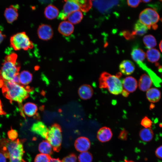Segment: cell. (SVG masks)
<instances>
[{
  "label": "cell",
  "mask_w": 162,
  "mask_h": 162,
  "mask_svg": "<svg viewBox=\"0 0 162 162\" xmlns=\"http://www.w3.org/2000/svg\"><path fill=\"white\" fill-rule=\"evenodd\" d=\"M152 122L147 117L145 116L142 120L141 124L145 128H151Z\"/></svg>",
  "instance_id": "obj_36"
},
{
  "label": "cell",
  "mask_w": 162,
  "mask_h": 162,
  "mask_svg": "<svg viewBox=\"0 0 162 162\" xmlns=\"http://www.w3.org/2000/svg\"><path fill=\"white\" fill-rule=\"evenodd\" d=\"M17 55L14 53L7 55L0 69V80L20 84V66L16 62Z\"/></svg>",
  "instance_id": "obj_2"
},
{
  "label": "cell",
  "mask_w": 162,
  "mask_h": 162,
  "mask_svg": "<svg viewBox=\"0 0 162 162\" xmlns=\"http://www.w3.org/2000/svg\"><path fill=\"white\" fill-rule=\"evenodd\" d=\"M146 57L149 62L154 63L159 61L162 57V55L158 50L152 48L147 51Z\"/></svg>",
  "instance_id": "obj_26"
},
{
  "label": "cell",
  "mask_w": 162,
  "mask_h": 162,
  "mask_svg": "<svg viewBox=\"0 0 162 162\" xmlns=\"http://www.w3.org/2000/svg\"><path fill=\"white\" fill-rule=\"evenodd\" d=\"M121 72L124 75H128L132 74L135 69L134 63L129 60L123 61L119 65Z\"/></svg>",
  "instance_id": "obj_16"
},
{
  "label": "cell",
  "mask_w": 162,
  "mask_h": 162,
  "mask_svg": "<svg viewBox=\"0 0 162 162\" xmlns=\"http://www.w3.org/2000/svg\"><path fill=\"white\" fill-rule=\"evenodd\" d=\"M62 12L59 15L58 17L62 20H65L68 15L71 13L79 10L80 7L78 0H65Z\"/></svg>",
  "instance_id": "obj_7"
},
{
  "label": "cell",
  "mask_w": 162,
  "mask_h": 162,
  "mask_svg": "<svg viewBox=\"0 0 162 162\" xmlns=\"http://www.w3.org/2000/svg\"><path fill=\"white\" fill-rule=\"evenodd\" d=\"M139 18V21L146 26L148 29H150L152 27V24L151 21L148 15L144 10L140 13Z\"/></svg>",
  "instance_id": "obj_32"
},
{
  "label": "cell",
  "mask_w": 162,
  "mask_h": 162,
  "mask_svg": "<svg viewBox=\"0 0 162 162\" xmlns=\"http://www.w3.org/2000/svg\"><path fill=\"white\" fill-rule=\"evenodd\" d=\"M118 1H94L93 4L100 11L102 12L108 10L116 4Z\"/></svg>",
  "instance_id": "obj_18"
},
{
  "label": "cell",
  "mask_w": 162,
  "mask_h": 162,
  "mask_svg": "<svg viewBox=\"0 0 162 162\" xmlns=\"http://www.w3.org/2000/svg\"><path fill=\"white\" fill-rule=\"evenodd\" d=\"M132 58L137 63L142 62L146 57V54L144 51L138 47V46H135L133 48L131 53Z\"/></svg>",
  "instance_id": "obj_20"
},
{
  "label": "cell",
  "mask_w": 162,
  "mask_h": 162,
  "mask_svg": "<svg viewBox=\"0 0 162 162\" xmlns=\"http://www.w3.org/2000/svg\"><path fill=\"white\" fill-rule=\"evenodd\" d=\"M83 14L80 10L73 12L68 14L66 20L72 24H76L79 23L83 18Z\"/></svg>",
  "instance_id": "obj_28"
},
{
  "label": "cell",
  "mask_w": 162,
  "mask_h": 162,
  "mask_svg": "<svg viewBox=\"0 0 162 162\" xmlns=\"http://www.w3.org/2000/svg\"><path fill=\"white\" fill-rule=\"evenodd\" d=\"M20 83L24 86L29 84L32 81L33 76L32 74L29 71L24 70L19 74Z\"/></svg>",
  "instance_id": "obj_27"
},
{
  "label": "cell",
  "mask_w": 162,
  "mask_h": 162,
  "mask_svg": "<svg viewBox=\"0 0 162 162\" xmlns=\"http://www.w3.org/2000/svg\"><path fill=\"white\" fill-rule=\"evenodd\" d=\"M159 47L160 50L162 52V40L160 43L159 44Z\"/></svg>",
  "instance_id": "obj_47"
},
{
  "label": "cell",
  "mask_w": 162,
  "mask_h": 162,
  "mask_svg": "<svg viewBox=\"0 0 162 162\" xmlns=\"http://www.w3.org/2000/svg\"><path fill=\"white\" fill-rule=\"evenodd\" d=\"M74 28V26L72 23L68 21L64 20L60 23L58 30L63 35L68 36L73 33Z\"/></svg>",
  "instance_id": "obj_15"
},
{
  "label": "cell",
  "mask_w": 162,
  "mask_h": 162,
  "mask_svg": "<svg viewBox=\"0 0 162 162\" xmlns=\"http://www.w3.org/2000/svg\"><path fill=\"white\" fill-rule=\"evenodd\" d=\"M152 81L148 75L144 74L140 76L138 83L139 87L142 91L145 92L149 89Z\"/></svg>",
  "instance_id": "obj_19"
},
{
  "label": "cell",
  "mask_w": 162,
  "mask_h": 162,
  "mask_svg": "<svg viewBox=\"0 0 162 162\" xmlns=\"http://www.w3.org/2000/svg\"><path fill=\"white\" fill-rule=\"evenodd\" d=\"M140 0H128L127 3L128 5L133 8H136L138 6L140 2Z\"/></svg>",
  "instance_id": "obj_40"
},
{
  "label": "cell",
  "mask_w": 162,
  "mask_h": 162,
  "mask_svg": "<svg viewBox=\"0 0 162 162\" xmlns=\"http://www.w3.org/2000/svg\"><path fill=\"white\" fill-rule=\"evenodd\" d=\"M141 1L143 2H144V3H148V2H150L151 1V0H142V1Z\"/></svg>",
  "instance_id": "obj_48"
},
{
  "label": "cell",
  "mask_w": 162,
  "mask_h": 162,
  "mask_svg": "<svg viewBox=\"0 0 162 162\" xmlns=\"http://www.w3.org/2000/svg\"><path fill=\"white\" fill-rule=\"evenodd\" d=\"M6 159L3 154L0 152V162H6Z\"/></svg>",
  "instance_id": "obj_42"
},
{
  "label": "cell",
  "mask_w": 162,
  "mask_h": 162,
  "mask_svg": "<svg viewBox=\"0 0 162 162\" xmlns=\"http://www.w3.org/2000/svg\"><path fill=\"white\" fill-rule=\"evenodd\" d=\"M4 15L7 22L10 23L16 20L18 17V9L16 6L11 5L5 9Z\"/></svg>",
  "instance_id": "obj_13"
},
{
  "label": "cell",
  "mask_w": 162,
  "mask_h": 162,
  "mask_svg": "<svg viewBox=\"0 0 162 162\" xmlns=\"http://www.w3.org/2000/svg\"><path fill=\"white\" fill-rule=\"evenodd\" d=\"M155 155L158 158L162 159V145L158 147L155 151Z\"/></svg>",
  "instance_id": "obj_41"
},
{
  "label": "cell",
  "mask_w": 162,
  "mask_h": 162,
  "mask_svg": "<svg viewBox=\"0 0 162 162\" xmlns=\"http://www.w3.org/2000/svg\"><path fill=\"white\" fill-rule=\"evenodd\" d=\"M80 8L84 12H88L91 8L92 2L91 1L86 0H78Z\"/></svg>",
  "instance_id": "obj_33"
},
{
  "label": "cell",
  "mask_w": 162,
  "mask_h": 162,
  "mask_svg": "<svg viewBox=\"0 0 162 162\" xmlns=\"http://www.w3.org/2000/svg\"><path fill=\"white\" fill-rule=\"evenodd\" d=\"M10 42L11 46L15 50H27L34 46L32 42L25 32H19L12 36Z\"/></svg>",
  "instance_id": "obj_5"
},
{
  "label": "cell",
  "mask_w": 162,
  "mask_h": 162,
  "mask_svg": "<svg viewBox=\"0 0 162 162\" xmlns=\"http://www.w3.org/2000/svg\"><path fill=\"white\" fill-rule=\"evenodd\" d=\"M137 64L142 69L145 71L151 78L152 82L156 87H160L162 82L161 79L154 72L148 67L146 64L142 62H140Z\"/></svg>",
  "instance_id": "obj_9"
},
{
  "label": "cell",
  "mask_w": 162,
  "mask_h": 162,
  "mask_svg": "<svg viewBox=\"0 0 162 162\" xmlns=\"http://www.w3.org/2000/svg\"><path fill=\"white\" fill-rule=\"evenodd\" d=\"M7 134L9 139L12 140L17 139L18 136V133L17 131L12 128L8 131Z\"/></svg>",
  "instance_id": "obj_38"
},
{
  "label": "cell",
  "mask_w": 162,
  "mask_h": 162,
  "mask_svg": "<svg viewBox=\"0 0 162 162\" xmlns=\"http://www.w3.org/2000/svg\"><path fill=\"white\" fill-rule=\"evenodd\" d=\"M161 72H162V71H161Z\"/></svg>",
  "instance_id": "obj_52"
},
{
  "label": "cell",
  "mask_w": 162,
  "mask_h": 162,
  "mask_svg": "<svg viewBox=\"0 0 162 162\" xmlns=\"http://www.w3.org/2000/svg\"><path fill=\"white\" fill-rule=\"evenodd\" d=\"M161 22H162V18L161 19Z\"/></svg>",
  "instance_id": "obj_50"
},
{
  "label": "cell",
  "mask_w": 162,
  "mask_h": 162,
  "mask_svg": "<svg viewBox=\"0 0 162 162\" xmlns=\"http://www.w3.org/2000/svg\"><path fill=\"white\" fill-rule=\"evenodd\" d=\"M31 130L32 132L46 139L48 128L43 122L38 121L32 124L31 128Z\"/></svg>",
  "instance_id": "obj_10"
},
{
  "label": "cell",
  "mask_w": 162,
  "mask_h": 162,
  "mask_svg": "<svg viewBox=\"0 0 162 162\" xmlns=\"http://www.w3.org/2000/svg\"><path fill=\"white\" fill-rule=\"evenodd\" d=\"M51 157L50 155L39 154L35 157L34 162H50Z\"/></svg>",
  "instance_id": "obj_35"
},
{
  "label": "cell",
  "mask_w": 162,
  "mask_h": 162,
  "mask_svg": "<svg viewBox=\"0 0 162 162\" xmlns=\"http://www.w3.org/2000/svg\"><path fill=\"white\" fill-rule=\"evenodd\" d=\"M122 93V95L124 97H128L129 94V93L124 90H123Z\"/></svg>",
  "instance_id": "obj_46"
},
{
  "label": "cell",
  "mask_w": 162,
  "mask_h": 162,
  "mask_svg": "<svg viewBox=\"0 0 162 162\" xmlns=\"http://www.w3.org/2000/svg\"><path fill=\"white\" fill-rule=\"evenodd\" d=\"M78 94L81 99L86 100L89 99L92 97L93 94V90L90 85L84 84L79 88Z\"/></svg>",
  "instance_id": "obj_17"
},
{
  "label": "cell",
  "mask_w": 162,
  "mask_h": 162,
  "mask_svg": "<svg viewBox=\"0 0 162 162\" xmlns=\"http://www.w3.org/2000/svg\"><path fill=\"white\" fill-rule=\"evenodd\" d=\"M148 29L146 26L139 20L135 24L134 30L131 32V33L134 36L135 35L142 36L147 32Z\"/></svg>",
  "instance_id": "obj_24"
},
{
  "label": "cell",
  "mask_w": 162,
  "mask_h": 162,
  "mask_svg": "<svg viewBox=\"0 0 162 162\" xmlns=\"http://www.w3.org/2000/svg\"><path fill=\"white\" fill-rule=\"evenodd\" d=\"M90 145L89 139L84 136L78 137L74 143V146L76 150L81 152L87 151L89 149Z\"/></svg>",
  "instance_id": "obj_11"
},
{
  "label": "cell",
  "mask_w": 162,
  "mask_h": 162,
  "mask_svg": "<svg viewBox=\"0 0 162 162\" xmlns=\"http://www.w3.org/2000/svg\"><path fill=\"white\" fill-rule=\"evenodd\" d=\"M124 161L125 162H135L132 160H125Z\"/></svg>",
  "instance_id": "obj_49"
},
{
  "label": "cell",
  "mask_w": 162,
  "mask_h": 162,
  "mask_svg": "<svg viewBox=\"0 0 162 162\" xmlns=\"http://www.w3.org/2000/svg\"><path fill=\"white\" fill-rule=\"evenodd\" d=\"M38 110L37 105L31 102H28L25 103L22 107V111L24 114L28 117L34 116Z\"/></svg>",
  "instance_id": "obj_21"
},
{
  "label": "cell",
  "mask_w": 162,
  "mask_h": 162,
  "mask_svg": "<svg viewBox=\"0 0 162 162\" xmlns=\"http://www.w3.org/2000/svg\"><path fill=\"white\" fill-rule=\"evenodd\" d=\"M62 162H77L76 156L74 154H70L64 158Z\"/></svg>",
  "instance_id": "obj_37"
},
{
  "label": "cell",
  "mask_w": 162,
  "mask_h": 162,
  "mask_svg": "<svg viewBox=\"0 0 162 162\" xmlns=\"http://www.w3.org/2000/svg\"><path fill=\"white\" fill-rule=\"evenodd\" d=\"M160 2H162V0H160Z\"/></svg>",
  "instance_id": "obj_51"
},
{
  "label": "cell",
  "mask_w": 162,
  "mask_h": 162,
  "mask_svg": "<svg viewBox=\"0 0 162 162\" xmlns=\"http://www.w3.org/2000/svg\"><path fill=\"white\" fill-rule=\"evenodd\" d=\"M52 147L46 140H43L39 144L38 150L42 154L50 155L52 153Z\"/></svg>",
  "instance_id": "obj_30"
},
{
  "label": "cell",
  "mask_w": 162,
  "mask_h": 162,
  "mask_svg": "<svg viewBox=\"0 0 162 162\" xmlns=\"http://www.w3.org/2000/svg\"><path fill=\"white\" fill-rule=\"evenodd\" d=\"M112 136V133L111 129L108 127H102L98 131L97 138L102 142L108 141L111 139Z\"/></svg>",
  "instance_id": "obj_14"
},
{
  "label": "cell",
  "mask_w": 162,
  "mask_h": 162,
  "mask_svg": "<svg viewBox=\"0 0 162 162\" xmlns=\"http://www.w3.org/2000/svg\"><path fill=\"white\" fill-rule=\"evenodd\" d=\"M44 14L45 17L48 20H53L57 17L59 14L58 8L52 4H49L45 9Z\"/></svg>",
  "instance_id": "obj_23"
},
{
  "label": "cell",
  "mask_w": 162,
  "mask_h": 162,
  "mask_svg": "<svg viewBox=\"0 0 162 162\" xmlns=\"http://www.w3.org/2000/svg\"><path fill=\"white\" fill-rule=\"evenodd\" d=\"M37 34L40 39L44 40H48L52 38L53 33L51 26L48 24H42L38 27Z\"/></svg>",
  "instance_id": "obj_8"
},
{
  "label": "cell",
  "mask_w": 162,
  "mask_h": 162,
  "mask_svg": "<svg viewBox=\"0 0 162 162\" xmlns=\"http://www.w3.org/2000/svg\"><path fill=\"white\" fill-rule=\"evenodd\" d=\"M5 37V36L3 34L2 32L0 31V44L3 41L4 38Z\"/></svg>",
  "instance_id": "obj_45"
},
{
  "label": "cell",
  "mask_w": 162,
  "mask_h": 162,
  "mask_svg": "<svg viewBox=\"0 0 162 162\" xmlns=\"http://www.w3.org/2000/svg\"><path fill=\"white\" fill-rule=\"evenodd\" d=\"M124 90L129 93L133 92L136 89L137 82L136 80L132 76H128L124 78L122 82Z\"/></svg>",
  "instance_id": "obj_12"
},
{
  "label": "cell",
  "mask_w": 162,
  "mask_h": 162,
  "mask_svg": "<svg viewBox=\"0 0 162 162\" xmlns=\"http://www.w3.org/2000/svg\"><path fill=\"white\" fill-rule=\"evenodd\" d=\"M6 114V112L3 110L2 104L0 100V115H5Z\"/></svg>",
  "instance_id": "obj_43"
},
{
  "label": "cell",
  "mask_w": 162,
  "mask_h": 162,
  "mask_svg": "<svg viewBox=\"0 0 162 162\" xmlns=\"http://www.w3.org/2000/svg\"><path fill=\"white\" fill-rule=\"evenodd\" d=\"M121 35L123 36L126 39L129 40L134 38V36L132 34L131 32L128 31H124L120 33Z\"/></svg>",
  "instance_id": "obj_39"
},
{
  "label": "cell",
  "mask_w": 162,
  "mask_h": 162,
  "mask_svg": "<svg viewBox=\"0 0 162 162\" xmlns=\"http://www.w3.org/2000/svg\"><path fill=\"white\" fill-rule=\"evenodd\" d=\"M2 88L4 96L10 103H21L28 95V91L23 86L11 81L3 80Z\"/></svg>",
  "instance_id": "obj_3"
},
{
  "label": "cell",
  "mask_w": 162,
  "mask_h": 162,
  "mask_svg": "<svg viewBox=\"0 0 162 162\" xmlns=\"http://www.w3.org/2000/svg\"><path fill=\"white\" fill-rule=\"evenodd\" d=\"M146 96L148 100L152 103L158 101L161 97L160 91L155 88H152L148 90L146 93Z\"/></svg>",
  "instance_id": "obj_25"
},
{
  "label": "cell",
  "mask_w": 162,
  "mask_h": 162,
  "mask_svg": "<svg viewBox=\"0 0 162 162\" xmlns=\"http://www.w3.org/2000/svg\"><path fill=\"white\" fill-rule=\"evenodd\" d=\"M117 76L112 75L107 72H103L100 75L99 87L107 89L111 94L118 95L122 93L123 90L122 82Z\"/></svg>",
  "instance_id": "obj_4"
},
{
  "label": "cell",
  "mask_w": 162,
  "mask_h": 162,
  "mask_svg": "<svg viewBox=\"0 0 162 162\" xmlns=\"http://www.w3.org/2000/svg\"><path fill=\"white\" fill-rule=\"evenodd\" d=\"M62 130L60 126L54 124L48 129L46 139L52 146L54 151L58 152L61 148Z\"/></svg>",
  "instance_id": "obj_6"
},
{
  "label": "cell",
  "mask_w": 162,
  "mask_h": 162,
  "mask_svg": "<svg viewBox=\"0 0 162 162\" xmlns=\"http://www.w3.org/2000/svg\"><path fill=\"white\" fill-rule=\"evenodd\" d=\"M144 10L149 16L152 23V28L154 29L157 28V23L159 20V16L155 10L151 8H146Z\"/></svg>",
  "instance_id": "obj_22"
},
{
  "label": "cell",
  "mask_w": 162,
  "mask_h": 162,
  "mask_svg": "<svg viewBox=\"0 0 162 162\" xmlns=\"http://www.w3.org/2000/svg\"><path fill=\"white\" fill-rule=\"evenodd\" d=\"M78 159L79 162H92L93 158L92 154L86 151L81 152L78 156Z\"/></svg>",
  "instance_id": "obj_34"
},
{
  "label": "cell",
  "mask_w": 162,
  "mask_h": 162,
  "mask_svg": "<svg viewBox=\"0 0 162 162\" xmlns=\"http://www.w3.org/2000/svg\"><path fill=\"white\" fill-rule=\"evenodd\" d=\"M25 141L24 139L12 140L2 138L0 139V152L9 159V162H26L23 158Z\"/></svg>",
  "instance_id": "obj_1"
},
{
  "label": "cell",
  "mask_w": 162,
  "mask_h": 162,
  "mask_svg": "<svg viewBox=\"0 0 162 162\" xmlns=\"http://www.w3.org/2000/svg\"><path fill=\"white\" fill-rule=\"evenodd\" d=\"M143 43L147 48H153L157 45L156 40L154 37L151 34L145 36L143 38Z\"/></svg>",
  "instance_id": "obj_31"
},
{
  "label": "cell",
  "mask_w": 162,
  "mask_h": 162,
  "mask_svg": "<svg viewBox=\"0 0 162 162\" xmlns=\"http://www.w3.org/2000/svg\"><path fill=\"white\" fill-rule=\"evenodd\" d=\"M139 136L142 141L145 142H149L153 137V132L151 128H144L140 130Z\"/></svg>",
  "instance_id": "obj_29"
},
{
  "label": "cell",
  "mask_w": 162,
  "mask_h": 162,
  "mask_svg": "<svg viewBox=\"0 0 162 162\" xmlns=\"http://www.w3.org/2000/svg\"><path fill=\"white\" fill-rule=\"evenodd\" d=\"M50 162H62V161L59 158H51Z\"/></svg>",
  "instance_id": "obj_44"
}]
</instances>
